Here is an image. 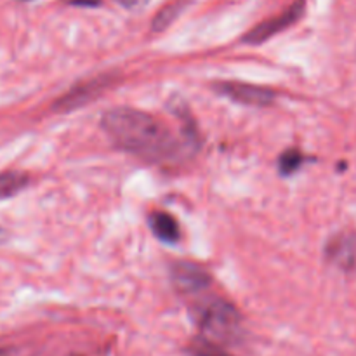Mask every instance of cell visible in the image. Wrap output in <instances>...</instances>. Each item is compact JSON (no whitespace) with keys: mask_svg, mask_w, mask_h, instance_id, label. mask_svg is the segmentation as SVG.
<instances>
[{"mask_svg":"<svg viewBox=\"0 0 356 356\" xmlns=\"http://www.w3.org/2000/svg\"><path fill=\"white\" fill-rule=\"evenodd\" d=\"M21 2H28V0H21Z\"/></svg>","mask_w":356,"mask_h":356,"instance_id":"16","label":"cell"},{"mask_svg":"<svg viewBox=\"0 0 356 356\" xmlns=\"http://www.w3.org/2000/svg\"><path fill=\"white\" fill-rule=\"evenodd\" d=\"M305 9H306V0H296L287 10H284V13L278 14V16L263 21V23L257 24L256 28H252V30L243 37V42L250 45H257L270 40L271 37L282 33V31L287 30L289 26L298 23V21L301 19L302 14H305Z\"/></svg>","mask_w":356,"mask_h":356,"instance_id":"3","label":"cell"},{"mask_svg":"<svg viewBox=\"0 0 356 356\" xmlns=\"http://www.w3.org/2000/svg\"><path fill=\"white\" fill-rule=\"evenodd\" d=\"M149 228L156 238L165 243H177L179 240V225L167 212H153L149 216Z\"/></svg>","mask_w":356,"mask_h":356,"instance_id":"8","label":"cell"},{"mask_svg":"<svg viewBox=\"0 0 356 356\" xmlns=\"http://www.w3.org/2000/svg\"><path fill=\"white\" fill-rule=\"evenodd\" d=\"M101 125L118 148L148 162L179 160L193 148V139L177 138L162 120L134 108L106 111Z\"/></svg>","mask_w":356,"mask_h":356,"instance_id":"1","label":"cell"},{"mask_svg":"<svg viewBox=\"0 0 356 356\" xmlns=\"http://www.w3.org/2000/svg\"><path fill=\"white\" fill-rule=\"evenodd\" d=\"M214 89L218 90L221 96L229 97L232 101L245 106H268L275 101L277 94L266 87L252 86V83H242V82H219L216 83Z\"/></svg>","mask_w":356,"mask_h":356,"instance_id":"4","label":"cell"},{"mask_svg":"<svg viewBox=\"0 0 356 356\" xmlns=\"http://www.w3.org/2000/svg\"><path fill=\"white\" fill-rule=\"evenodd\" d=\"M190 353H191V356H232V355L226 353L225 350H221L218 344H214L212 341H209V339L197 341V343L191 346Z\"/></svg>","mask_w":356,"mask_h":356,"instance_id":"12","label":"cell"},{"mask_svg":"<svg viewBox=\"0 0 356 356\" xmlns=\"http://www.w3.org/2000/svg\"><path fill=\"white\" fill-rule=\"evenodd\" d=\"M117 2L120 3V6L127 7V9H136V7L143 6V3H145L146 0H117Z\"/></svg>","mask_w":356,"mask_h":356,"instance_id":"14","label":"cell"},{"mask_svg":"<svg viewBox=\"0 0 356 356\" xmlns=\"http://www.w3.org/2000/svg\"><path fill=\"white\" fill-rule=\"evenodd\" d=\"M110 80H108V76H99V79H94L90 80V82H83L80 83V86L73 87V89L70 90V92H66L61 99L56 101L54 110L72 111L76 110L79 106H83V104L89 103L90 99H94V97L108 86Z\"/></svg>","mask_w":356,"mask_h":356,"instance_id":"6","label":"cell"},{"mask_svg":"<svg viewBox=\"0 0 356 356\" xmlns=\"http://www.w3.org/2000/svg\"><path fill=\"white\" fill-rule=\"evenodd\" d=\"M170 278H172L174 287L184 294H195L202 292L211 285V277L200 266L184 261H177L170 266Z\"/></svg>","mask_w":356,"mask_h":356,"instance_id":"5","label":"cell"},{"mask_svg":"<svg viewBox=\"0 0 356 356\" xmlns=\"http://www.w3.org/2000/svg\"><path fill=\"white\" fill-rule=\"evenodd\" d=\"M68 3L76 7H96L101 6V0H68Z\"/></svg>","mask_w":356,"mask_h":356,"instance_id":"13","label":"cell"},{"mask_svg":"<svg viewBox=\"0 0 356 356\" xmlns=\"http://www.w3.org/2000/svg\"><path fill=\"white\" fill-rule=\"evenodd\" d=\"M195 316L207 337L233 341L240 332V313L229 302L219 298H207L195 306Z\"/></svg>","mask_w":356,"mask_h":356,"instance_id":"2","label":"cell"},{"mask_svg":"<svg viewBox=\"0 0 356 356\" xmlns=\"http://www.w3.org/2000/svg\"><path fill=\"white\" fill-rule=\"evenodd\" d=\"M28 183H30V179H28L26 174L16 172V170L2 172L0 174V200L16 197L28 186Z\"/></svg>","mask_w":356,"mask_h":356,"instance_id":"9","label":"cell"},{"mask_svg":"<svg viewBox=\"0 0 356 356\" xmlns=\"http://www.w3.org/2000/svg\"><path fill=\"white\" fill-rule=\"evenodd\" d=\"M327 257L330 263L343 270H350L356 263V236L339 235L332 238L327 245Z\"/></svg>","mask_w":356,"mask_h":356,"instance_id":"7","label":"cell"},{"mask_svg":"<svg viewBox=\"0 0 356 356\" xmlns=\"http://www.w3.org/2000/svg\"><path fill=\"white\" fill-rule=\"evenodd\" d=\"M184 6H186V2H183V0H176V2L162 7V9L156 13L155 19H153L152 30L153 31H163L165 28H169L170 24L174 23V19H176V17L183 13Z\"/></svg>","mask_w":356,"mask_h":356,"instance_id":"10","label":"cell"},{"mask_svg":"<svg viewBox=\"0 0 356 356\" xmlns=\"http://www.w3.org/2000/svg\"><path fill=\"white\" fill-rule=\"evenodd\" d=\"M7 240V232L3 228H0V245Z\"/></svg>","mask_w":356,"mask_h":356,"instance_id":"15","label":"cell"},{"mask_svg":"<svg viewBox=\"0 0 356 356\" xmlns=\"http://www.w3.org/2000/svg\"><path fill=\"white\" fill-rule=\"evenodd\" d=\"M305 162V155L298 149H287L284 155L278 160V170H280L282 176H291L294 174L299 167Z\"/></svg>","mask_w":356,"mask_h":356,"instance_id":"11","label":"cell"}]
</instances>
